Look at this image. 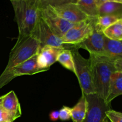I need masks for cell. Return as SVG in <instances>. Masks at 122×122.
<instances>
[{"label": "cell", "instance_id": "cell-1", "mask_svg": "<svg viewBox=\"0 0 122 122\" xmlns=\"http://www.w3.org/2000/svg\"><path fill=\"white\" fill-rule=\"evenodd\" d=\"M11 2L19 29L17 38L32 35L40 17L39 3L31 0H17Z\"/></svg>", "mask_w": 122, "mask_h": 122}, {"label": "cell", "instance_id": "cell-2", "mask_svg": "<svg viewBox=\"0 0 122 122\" xmlns=\"http://www.w3.org/2000/svg\"><path fill=\"white\" fill-rule=\"evenodd\" d=\"M89 54L95 94L105 101L108 95L111 76L117 71L114 62L105 56Z\"/></svg>", "mask_w": 122, "mask_h": 122}, {"label": "cell", "instance_id": "cell-3", "mask_svg": "<svg viewBox=\"0 0 122 122\" xmlns=\"http://www.w3.org/2000/svg\"><path fill=\"white\" fill-rule=\"evenodd\" d=\"M41 50L39 41L33 35L17 39L11 50L8 63L5 69L21 64L39 53Z\"/></svg>", "mask_w": 122, "mask_h": 122}, {"label": "cell", "instance_id": "cell-4", "mask_svg": "<svg viewBox=\"0 0 122 122\" xmlns=\"http://www.w3.org/2000/svg\"><path fill=\"white\" fill-rule=\"evenodd\" d=\"M71 51L75 65V75L78 79L82 93L85 95L95 94L92 82L90 60L82 57L79 52V49L71 45Z\"/></svg>", "mask_w": 122, "mask_h": 122}, {"label": "cell", "instance_id": "cell-5", "mask_svg": "<svg viewBox=\"0 0 122 122\" xmlns=\"http://www.w3.org/2000/svg\"><path fill=\"white\" fill-rule=\"evenodd\" d=\"M38 54L19 65L10 69H5L0 75V89L17 77L23 75H33L47 71L38 67L37 64Z\"/></svg>", "mask_w": 122, "mask_h": 122}, {"label": "cell", "instance_id": "cell-6", "mask_svg": "<svg viewBox=\"0 0 122 122\" xmlns=\"http://www.w3.org/2000/svg\"><path fill=\"white\" fill-rule=\"evenodd\" d=\"M98 17H89L86 20L74 25L61 38L63 44L76 45L82 42L95 30Z\"/></svg>", "mask_w": 122, "mask_h": 122}, {"label": "cell", "instance_id": "cell-7", "mask_svg": "<svg viewBox=\"0 0 122 122\" xmlns=\"http://www.w3.org/2000/svg\"><path fill=\"white\" fill-rule=\"evenodd\" d=\"M32 35L37 38L40 44L41 49L45 46H55L70 50L71 45L63 44L61 39L54 34L40 14L39 20Z\"/></svg>", "mask_w": 122, "mask_h": 122}, {"label": "cell", "instance_id": "cell-8", "mask_svg": "<svg viewBox=\"0 0 122 122\" xmlns=\"http://www.w3.org/2000/svg\"><path fill=\"white\" fill-rule=\"evenodd\" d=\"M85 95L88 107L83 122H102L107 117L106 112L111 109L110 106L106 104L104 100L96 94Z\"/></svg>", "mask_w": 122, "mask_h": 122}, {"label": "cell", "instance_id": "cell-9", "mask_svg": "<svg viewBox=\"0 0 122 122\" xmlns=\"http://www.w3.org/2000/svg\"><path fill=\"white\" fill-rule=\"evenodd\" d=\"M40 14L54 34L61 39L75 25L58 16L54 11L51 6L41 8Z\"/></svg>", "mask_w": 122, "mask_h": 122}, {"label": "cell", "instance_id": "cell-10", "mask_svg": "<svg viewBox=\"0 0 122 122\" xmlns=\"http://www.w3.org/2000/svg\"><path fill=\"white\" fill-rule=\"evenodd\" d=\"M51 8L58 16L73 24L78 23L89 17L73 2L51 7Z\"/></svg>", "mask_w": 122, "mask_h": 122}, {"label": "cell", "instance_id": "cell-11", "mask_svg": "<svg viewBox=\"0 0 122 122\" xmlns=\"http://www.w3.org/2000/svg\"><path fill=\"white\" fill-rule=\"evenodd\" d=\"M105 36L103 32L95 29L94 32L82 42L74 45L77 48H83L89 54L97 56H105Z\"/></svg>", "mask_w": 122, "mask_h": 122}, {"label": "cell", "instance_id": "cell-12", "mask_svg": "<svg viewBox=\"0 0 122 122\" xmlns=\"http://www.w3.org/2000/svg\"><path fill=\"white\" fill-rule=\"evenodd\" d=\"M65 49L45 46L41 49L37 56V64L40 69L48 70L50 66L57 61L58 56Z\"/></svg>", "mask_w": 122, "mask_h": 122}, {"label": "cell", "instance_id": "cell-13", "mask_svg": "<svg viewBox=\"0 0 122 122\" xmlns=\"http://www.w3.org/2000/svg\"><path fill=\"white\" fill-rule=\"evenodd\" d=\"M1 107L10 114L14 120L21 116V107L17 97L13 91L4 95Z\"/></svg>", "mask_w": 122, "mask_h": 122}, {"label": "cell", "instance_id": "cell-14", "mask_svg": "<svg viewBox=\"0 0 122 122\" xmlns=\"http://www.w3.org/2000/svg\"><path fill=\"white\" fill-rule=\"evenodd\" d=\"M122 95V73L116 71L110 77L108 95L105 102L110 105L112 101L117 97Z\"/></svg>", "mask_w": 122, "mask_h": 122}, {"label": "cell", "instance_id": "cell-15", "mask_svg": "<svg viewBox=\"0 0 122 122\" xmlns=\"http://www.w3.org/2000/svg\"><path fill=\"white\" fill-rule=\"evenodd\" d=\"M105 56L114 61L122 60V41L111 40L105 37Z\"/></svg>", "mask_w": 122, "mask_h": 122}, {"label": "cell", "instance_id": "cell-16", "mask_svg": "<svg viewBox=\"0 0 122 122\" xmlns=\"http://www.w3.org/2000/svg\"><path fill=\"white\" fill-rule=\"evenodd\" d=\"M98 16L113 15L120 19L122 15V4L109 1L98 7Z\"/></svg>", "mask_w": 122, "mask_h": 122}, {"label": "cell", "instance_id": "cell-17", "mask_svg": "<svg viewBox=\"0 0 122 122\" xmlns=\"http://www.w3.org/2000/svg\"><path fill=\"white\" fill-rule=\"evenodd\" d=\"M87 103L85 95L82 93L78 102L71 108V119L73 122H83L87 112Z\"/></svg>", "mask_w": 122, "mask_h": 122}, {"label": "cell", "instance_id": "cell-18", "mask_svg": "<svg viewBox=\"0 0 122 122\" xmlns=\"http://www.w3.org/2000/svg\"><path fill=\"white\" fill-rule=\"evenodd\" d=\"M106 38L114 41H122V19H120L103 31Z\"/></svg>", "mask_w": 122, "mask_h": 122}, {"label": "cell", "instance_id": "cell-19", "mask_svg": "<svg viewBox=\"0 0 122 122\" xmlns=\"http://www.w3.org/2000/svg\"><path fill=\"white\" fill-rule=\"evenodd\" d=\"M76 4L89 17H98V8L95 0H76Z\"/></svg>", "mask_w": 122, "mask_h": 122}, {"label": "cell", "instance_id": "cell-20", "mask_svg": "<svg viewBox=\"0 0 122 122\" xmlns=\"http://www.w3.org/2000/svg\"><path fill=\"white\" fill-rule=\"evenodd\" d=\"M57 61L59 62L66 69L70 70L75 74L73 58L70 50L68 49L63 50L58 56Z\"/></svg>", "mask_w": 122, "mask_h": 122}, {"label": "cell", "instance_id": "cell-21", "mask_svg": "<svg viewBox=\"0 0 122 122\" xmlns=\"http://www.w3.org/2000/svg\"><path fill=\"white\" fill-rule=\"evenodd\" d=\"M120 18L113 15H104L98 16L97 21L95 29L99 32H103L106 29L119 20Z\"/></svg>", "mask_w": 122, "mask_h": 122}, {"label": "cell", "instance_id": "cell-22", "mask_svg": "<svg viewBox=\"0 0 122 122\" xmlns=\"http://www.w3.org/2000/svg\"><path fill=\"white\" fill-rule=\"evenodd\" d=\"M71 2L76 3V0H39V8L41 9L47 6L55 7Z\"/></svg>", "mask_w": 122, "mask_h": 122}, {"label": "cell", "instance_id": "cell-23", "mask_svg": "<svg viewBox=\"0 0 122 122\" xmlns=\"http://www.w3.org/2000/svg\"><path fill=\"white\" fill-rule=\"evenodd\" d=\"M106 116L112 122H122V113L113 110H109L106 112Z\"/></svg>", "mask_w": 122, "mask_h": 122}, {"label": "cell", "instance_id": "cell-24", "mask_svg": "<svg viewBox=\"0 0 122 122\" xmlns=\"http://www.w3.org/2000/svg\"><path fill=\"white\" fill-rule=\"evenodd\" d=\"M59 112V119L62 121H67L71 119V108L63 106Z\"/></svg>", "mask_w": 122, "mask_h": 122}, {"label": "cell", "instance_id": "cell-25", "mask_svg": "<svg viewBox=\"0 0 122 122\" xmlns=\"http://www.w3.org/2000/svg\"><path fill=\"white\" fill-rule=\"evenodd\" d=\"M14 121L13 117L10 114L2 108L0 107V122H11Z\"/></svg>", "mask_w": 122, "mask_h": 122}, {"label": "cell", "instance_id": "cell-26", "mask_svg": "<svg viewBox=\"0 0 122 122\" xmlns=\"http://www.w3.org/2000/svg\"><path fill=\"white\" fill-rule=\"evenodd\" d=\"M50 119L52 121H57L59 119V112L58 111H54L50 114Z\"/></svg>", "mask_w": 122, "mask_h": 122}, {"label": "cell", "instance_id": "cell-27", "mask_svg": "<svg viewBox=\"0 0 122 122\" xmlns=\"http://www.w3.org/2000/svg\"><path fill=\"white\" fill-rule=\"evenodd\" d=\"M114 65L117 71H120L122 73V60H117L114 61Z\"/></svg>", "mask_w": 122, "mask_h": 122}, {"label": "cell", "instance_id": "cell-28", "mask_svg": "<svg viewBox=\"0 0 122 122\" xmlns=\"http://www.w3.org/2000/svg\"><path fill=\"white\" fill-rule=\"evenodd\" d=\"M109 1H110V0H95V3H96L97 5L98 8L99 6H100L101 5H102V4L105 3V2Z\"/></svg>", "mask_w": 122, "mask_h": 122}, {"label": "cell", "instance_id": "cell-29", "mask_svg": "<svg viewBox=\"0 0 122 122\" xmlns=\"http://www.w3.org/2000/svg\"><path fill=\"white\" fill-rule=\"evenodd\" d=\"M102 122H111L110 120H109V119H108V118L107 117H106L104 119L103 121H102Z\"/></svg>", "mask_w": 122, "mask_h": 122}, {"label": "cell", "instance_id": "cell-30", "mask_svg": "<svg viewBox=\"0 0 122 122\" xmlns=\"http://www.w3.org/2000/svg\"><path fill=\"white\" fill-rule=\"evenodd\" d=\"M110 1H113V2H118V3H120V4H122V0H110Z\"/></svg>", "mask_w": 122, "mask_h": 122}, {"label": "cell", "instance_id": "cell-31", "mask_svg": "<svg viewBox=\"0 0 122 122\" xmlns=\"http://www.w3.org/2000/svg\"><path fill=\"white\" fill-rule=\"evenodd\" d=\"M4 95L0 97V107H1V104H2V98H3Z\"/></svg>", "mask_w": 122, "mask_h": 122}, {"label": "cell", "instance_id": "cell-32", "mask_svg": "<svg viewBox=\"0 0 122 122\" xmlns=\"http://www.w3.org/2000/svg\"><path fill=\"white\" fill-rule=\"evenodd\" d=\"M31 1H35V2H38L39 3V0H31Z\"/></svg>", "mask_w": 122, "mask_h": 122}, {"label": "cell", "instance_id": "cell-33", "mask_svg": "<svg viewBox=\"0 0 122 122\" xmlns=\"http://www.w3.org/2000/svg\"><path fill=\"white\" fill-rule=\"evenodd\" d=\"M17 1V0H10L11 2H12V1Z\"/></svg>", "mask_w": 122, "mask_h": 122}, {"label": "cell", "instance_id": "cell-34", "mask_svg": "<svg viewBox=\"0 0 122 122\" xmlns=\"http://www.w3.org/2000/svg\"><path fill=\"white\" fill-rule=\"evenodd\" d=\"M120 19H122V15L121 16V17H120Z\"/></svg>", "mask_w": 122, "mask_h": 122}, {"label": "cell", "instance_id": "cell-35", "mask_svg": "<svg viewBox=\"0 0 122 122\" xmlns=\"http://www.w3.org/2000/svg\"></svg>", "mask_w": 122, "mask_h": 122}]
</instances>
